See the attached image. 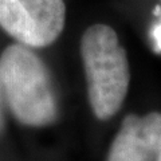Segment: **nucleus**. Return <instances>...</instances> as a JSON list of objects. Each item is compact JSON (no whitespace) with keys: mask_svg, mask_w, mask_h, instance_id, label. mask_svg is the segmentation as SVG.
Here are the masks:
<instances>
[{"mask_svg":"<svg viewBox=\"0 0 161 161\" xmlns=\"http://www.w3.org/2000/svg\"><path fill=\"white\" fill-rule=\"evenodd\" d=\"M90 106L95 117L109 119L122 106L128 94L130 70L126 51L108 24L90 26L80 39Z\"/></svg>","mask_w":161,"mask_h":161,"instance_id":"obj_1","label":"nucleus"},{"mask_svg":"<svg viewBox=\"0 0 161 161\" xmlns=\"http://www.w3.org/2000/svg\"><path fill=\"white\" fill-rule=\"evenodd\" d=\"M0 86L14 115L30 126H44L58 106L46 66L27 46L11 44L0 57Z\"/></svg>","mask_w":161,"mask_h":161,"instance_id":"obj_2","label":"nucleus"},{"mask_svg":"<svg viewBox=\"0 0 161 161\" xmlns=\"http://www.w3.org/2000/svg\"><path fill=\"white\" fill-rule=\"evenodd\" d=\"M64 22V0H0V26L24 46H50Z\"/></svg>","mask_w":161,"mask_h":161,"instance_id":"obj_3","label":"nucleus"},{"mask_svg":"<svg viewBox=\"0 0 161 161\" xmlns=\"http://www.w3.org/2000/svg\"><path fill=\"white\" fill-rule=\"evenodd\" d=\"M161 152V114L125 117L109 150L108 161H157Z\"/></svg>","mask_w":161,"mask_h":161,"instance_id":"obj_4","label":"nucleus"},{"mask_svg":"<svg viewBox=\"0 0 161 161\" xmlns=\"http://www.w3.org/2000/svg\"><path fill=\"white\" fill-rule=\"evenodd\" d=\"M150 36H152V42H153V48H154V51L161 53V19H160V22L152 28Z\"/></svg>","mask_w":161,"mask_h":161,"instance_id":"obj_5","label":"nucleus"},{"mask_svg":"<svg viewBox=\"0 0 161 161\" xmlns=\"http://www.w3.org/2000/svg\"><path fill=\"white\" fill-rule=\"evenodd\" d=\"M3 125H4V121H3V112H2V95H0V132L3 129Z\"/></svg>","mask_w":161,"mask_h":161,"instance_id":"obj_6","label":"nucleus"},{"mask_svg":"<svg viewBox=\"0 0 161 161\" xmlns=\"http://www.w3.org/2000/svg\"><path fill=\"white\" fill-rule=\"evenodd\" d=\"M157 161H161V152H160V156H158V158H157Z\"/></svg>","mask_w":161,"mask_h":161,"instance_id":"obj_7","label":"nucleus"}]
</instances>
